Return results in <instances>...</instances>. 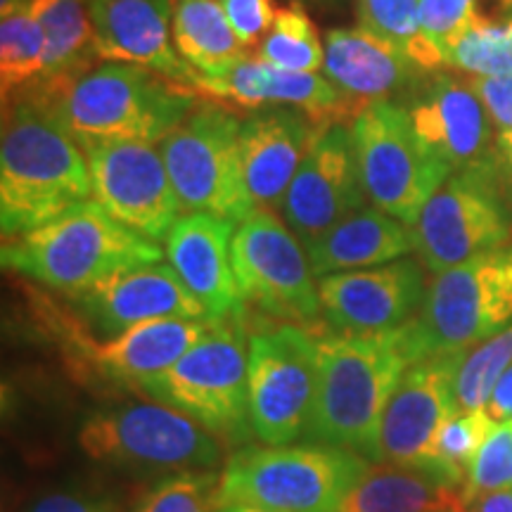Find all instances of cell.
<instances>
[{
    "instance_id": "cell-16",
    "label": "cell",
    "mask_w": 512,
    "mask_h": 512,
    "mask_svg": "<svg viewBox=\"0 0 512 512\" xmlns=\"http://www.w3.org/2000/svg\"><path fill=\"white\" fill-rule=\"evenodd\" d=\"M425 273L413 259L318 278L323 318L332 330L384 332L406 325L425 302Z\"/></svg>"
},
{
    "instance_id": "cell-25",
    "label": "cell",
    "mask_w": 512,
    "mask_h": 512,
    "mask_svg": "<svg viewBox=\"0 0 512 512\" xmlns=\"http://www.w3.org/2000/svg\"><path fill=\"white\" fill-rule=\"evenodd\" d=\"M413 249V235L406 223L363 204L347 219L335 223L328 233L306 247L316 278L330 273L358 271L403 259Z\"/></svg>"
},
{
    "instance_id": "cell-44",
    "label": "cell",
    "mask_w": 512,
    "mask_h": 512,
    "mask_svg": "<svg viewBox=\"0 0 512 512\" xmlns=\"http://www.w3.org/2000/svg\"><path fill=\"white\" fill-rule=\"evenodd\" d=\"M219 512H271V510H261V508H252V505H240V503H230V505H221Z\"/></svg>"
},
{
    "instance_id": "cell-39",
    "label": "cell",
    "mask_w": 512,
    "mask_h": 512,
    "mask_svg": "<svg viewBox=\"0 0 512 512\" xmlns=\"http://www.w3.org/2000/svg\"><path fill=\"white\" fill-rule=\"evenodd\" d=\"M470 88L482 100L498 136V147L512 143V72L501 76H470Z\"/></svg>"
},
{
    "instance_id": "cell-38",
    "label": "cell",
    "mask_w": 512,
    "mask_h": 512,
    "mask_svg": "<svg viewBox=\"0 0 512 512\" xmlns=\"http://www.w3.org/2000/svg\"><path fill=\"white\" fill-rule=\"evenodd\" d=\"M219 5L245 50L259 48L278 17L273 0H219Z\"/></svg>"
},
{
    "instance_id": "cell-23",
    "label": "cell",
    "mask_w": 512,
    "mask_h": 512,
    "mask_svg": "<svg viewBox=\"0 0 512 512\" xmlns=\"http://www.w3.org/2000/svg\"><path fill=\"white\" fill-rule=\"evenodd\" d=\"M197 91L230 100L247 110H264L271 105L297 107L311 114L318 124H332L325 117H335L344 107V93L325 76L290 72L249 55L221 76H197Z\"/></svg>"
},
{
    "instance_id": "cell-10",
    "label": "cell",
    "mask_w": 512,
    "mask_h": 512,
    "mask_svg": "<svg viewBox=\"0 0 512 512\" xmlns=\"http://www.w3.org/2000/svg\"><path fill=\"white\" fill-rule=\"evenodd\" d=\"M411 235L420 264L434 275L501 249L510 240L512 223L494 164L448 176L422 207Z\"/></svg>"
},
{
    "instance_id": "cell-14",
    "label": "cell",
    "mask_w": 512,
    "mask_h": 512,
    "mask_svg": "<svg viewBox=\"0 0 512 512\" xmlns=\"http://www.w3.org/2000/svg\"><path fill=\"white\" fill-rule=\"evenodd\" d=\"M351 128L323 124L294 174L280 216L304 249L366 204Z\"/></svg>"
},
{
    "instance_id": "cell-20",
    "label": "cell",
    "mask_w": 512,
    "mask_h": 512,
    "mask_svg": "<svg viewBox=\"0 0 512 512\" xmlns=\"http://www.w3.org/2000/svg\"><path fill=\"white\" fill-rule=\"evenodd\" d=\"M174 5L176 0H88L95 53L197 88V72L174 46Z\"/></svg>"
},
{
    "instance_id": "cell-45",
    "label": "cell",
    "mask_w": 512,
    "mask_h": 512,
    "mask_svg": "<svg viewBox=\"0 0 512 512\" xmlns=\"http://www.w3.org/2000/svg\"><path fill=\"white\" fill-rule=\"evenodd\" d=\"M292 3H335V0H292Z\"/></svg>"
},
{
    "instance_id": "cell-31",
    "label": "cell",
    "mask_w": 512,
    "mask_h": 512,
    "mask_svg": "<svg viewBox=\"0 0 512 512\" xmlns=\"http://www.w3.org/2000/svg\"><path fill=\"white\" fill-rule=\"evenodd\" d=\"M46 69V36L31 15L29 5L0 15V88L3 102L19 88L43 79Z\"/></svg>"
},
{
    "instance_id": "cell-21",
    "label": "cell",
    "mask_w": 512,
    "mask_h": 512,
    "mask_svg": "<svg viewBox=\"0 0 512 512\" xmlns=\"http://www.w3.org/2000/svg\"><path fill=\"white\" fill-rule=\"evenodd\" d=\"M235 226L207 211H190L164 238L169 264L214 320L238 318L242 304L230 259Z\"/></svg>"
},
{
    "instance_id": "cell-22",
    "label": "cell",
    "mask_w": 512,
    "mask_h": 512,
    "mask_svg": "<svg viewBox=\"0 0 512 512\" xmlns=\"http://www.w3.org/2000/svg\"><path fill=\"white\" fill-rule=\"evenodd\" d=\"M415 138L448 174L491 164V124L470 83L437 79L411 107Z\"/></svg>"
},
{
    "instance_id": "cell-1",
    "label": "cell",
    "mask_w": 512,
    "mask_h": 512,
    "mask_svg": "<svg viewBox=\"0 0 512 512\" xmlns=\"http://www.w3.org/2000/svg\"><path fill=\"white\" fill-rule=\"evenodd\" d=\"M313 337L318 384L306 437L380 463L384 411L401 375L413 363L401 328L332 330Z\"/></svg>"
},
{
    "instance_id": "cell-17",
    "label": "cell",
    "mask_w": 512,
    "mask_h": 512,
    "mask_svg": "<svg viewBox=\"0 0 512 512\" xmlns=\"http://www.w3.org/2000/svg\"><path fill=\"white\" fill-rule=\"evenodd\" d=\"M465 354L420 358L396 384L382 418L380 463L425 467L441 422L456 413V375Z\"/></svg>"
},
{
    "instance_id": "cell-42",
    "label": "cell",
    "mask_w": 512,
    "mask_h": 512,
    "mask_svg": "<svg viewBox=\"0 0 512 512\" xmlns=\"http://www.w3.org/2000/svg\"><path fill=\"white\" fill-rule=\"evenodd\" d=\"M467 512H512V489L477 496L467 505Z\"/></svg>"
},
{
    "instance_id": "cell-37",
    "label": "cell",
    "mask_w": 512,
    "mask_h": 512,
    "mask_svg": "<svg viewBox=\"0 0 512 512\" xmlns=\"http://www.w3.org/2000/svg\"><path fill=\"white\" fill-rule=\"evenodd\" d=\"M420 27L441 53L458 41V36L477 19V0H418Z\"/></svg>"
},
{
    "instance_id": "cell-43",
    "label": "cell",
    "mask_w": 512,
    "mask_h": 512,
    "mask_svg": "<svg viewBox=\"0 0 512 512\" xmlns=\"http://www.w3.org/2000/svg\"><path fill=\"white\" fill-rule=\"evenodd\" d=\"M24 5H29V0H0V15H8L12 10L24 8Z\"/></svg>"
},
{
    "instance_id": "cell-30",
    "label": "cell",
    "mask_w": 512,
    "mask_h": 512,
    "mask_svg": "<svg viewBox=\"0 0 512 512\" xmlns=\"http://www.w3.org/2000/svg\"><path fill=\"white\" fill-rule=\"evenodd\" d=\"M358 27L392 43L425 72L446 64L437 43L420 27L418 0H356Z\"/></svg>"
},
{
    "instance_id": "cell-46",
    "label": "cell",
    "mask_w": 512,
    "mask_h": 512,
    "mask_svg": "<svg viewBox=\"0 0 512 512\" xmlns=\"http://www.w3.org/2000/svg\"><path fill=\"white\" fill-rule=\"evenodd\" d=\"M501 150H503V155L508 157V159H510V164H512V143H510V145H505V147H501Z\"/></svg>"
},
{
    "instance_id": "cell-24",
    "label": "cell",
    "mask_w": 512,
    "mask_h": 512,
    "mask_svg": "<svg viewBox=\"0 0 512 512\" xmlns=\"http://www.w3.org/2000/svg\"><path fill=\"white\" fill-rule=\"evenodd\" d=\"M216 320L157 318L131 325L107 342L91 349V363L102 375L119 382H136L145 387L152 377L164 373L188 354Z\"/></svg>"
},
{
    "instance_id": "cell-7",
    "label": "cell",
    "mask_w": 512,
    "mask_h": 512,
    "mask_svg": "<svg viewBox=\"0 0 512 512\" xmlns=\"http://www.w3.org/2000/svg\"><path fill=\"white\" fill-rule=\"evenodd\" d=\"M76 441L86 458L128 470L178 475L221 465V446L214 432L162 401L95 411L81 422Z\"/></svg>"
},
{
    "instance_id": "cell-34",
    "label": "cell",
    "mask_w": 512,
    "mask_h": 512,
    "mask_svg": "<svg viewBox=\"0 0 512 512\" xmlns=\"http://www.w3.org/2000/svg\"><path fill=\"white\" fill-rule=\"evenodd\" d=\"M512 363V325L465 354L456 375L458 411H482L496 382Z\"/></svg>"
},
{
    "instance_id": "cell-5",
    "label": "cell",
    "mask_w": 512,
    "mask_h": 512,
    "mask_svg": "<svg viewBox=\"0 0 512 512\" xmlns=\"http://www.w3.org/2000/svg\"><path fill=\"white\" fill-rule=\"evenodd\" d=\"M373 460L330 444L247 446L221 470V505L271 512H337Z\"/></svg>"
},
{
    "instance_id": "cell-40",
    "label": "cell",
    "mask_w": 512,
    "mask_h": 512,
    "mask_svg": "<svg viewBox=\"0 0 512 512\" xmlns=\"http://www.w3.org/2000/svg\"><path fill=\"white\" fill-rule=\"evenodd\" d=\"M29 512H117L114 505L102 496L86 494V491L57 489L41 496L31 505Z\"/></svg>"
},
{
    "instance_id": "cell-11",
    "label": "cell",
    "mask_w": 512,
    "mask_h": 512,
    "mask_svg": "<svg viewBox=\"0 0 512 512\" xmlns=\"http://www.w3.org/2000/svg\"><path fill=\"white\" fill-rule=\"evenodd\" d=\"M242 121L219 105L197 102L162 143V157L185 211L240 223L252 214L240 190Z\"/></svg>"
},
{
    "instance_id": "cell-4",
    "label": "cell",
    "mask_w": 512,
    "mask_h": 512,
    "mask_svg": "<svg viewBox=\"0 0 512 512\" xmlns=\"http://www.w3.org/2000/svg\"><path fill=\"white\" fill-rule=\"evenodd\" d=\"M3 266L53 290L86 292L124 266L162 261V247L86 200L57 219L3 240Z\"/></svg>"
},
{
    "instance_id": "cell-3",
    "label": "cell",
    "mask_w": 512,
    "mask_h": 512,
    "mask_svg": "<svg viewBox=\"0 0 512 512\" xmlns=\"http://www.w3.org/2000/svg\"><path fill=\"white\" fill-rule=\"evenodd\" d=\"M36 95L55 107L86 152L110 143H162L197 105L195 88L126 62L88 69L57 91Z\"/></svg>"
},
{
    "instance_id": "cell-41",
    "label": "cell",
    "mask_w": 512,
    "mask_h": 512,
    "mask_svg": "<svg viewBox=\"0 0 512 512\" xmlns=\"http://www.w3.org/2000/svg\"><path fill=\"white\" fill-rule=\"evenodd\" d=\"M484 411L494 422H510L512 420V363L510 368L501 375L496 382L494 392H491L489 401H486Z\"/></svg>"
},
{
    "instance_id": "cell-8",
    "label": "cell",
    "mask_w": 512,
    "mask_h": 512,
    "mask_svg": "<svg viewBox=\"0 0 512 512\" xmlns=\"http://www.w3.org/2000/svg\"><path fill=\"white\" fill-rule=\"evenodd\" d=\"M351 140L368 202L411 228L451 176L422 150L411 112L389 100L368 102L351 124Z\"/></svg>"
},
{
    "instance_id": "cell-33",
    "label": "cell",
    "mask_w": 512,
    "mask_h": 512,
    "mask_svg": "<svg viewBox=\"0 0 512 512\" xmlns=\"http://www.w3.org/2000/svg\"><path fill=\"white\" fill-rule=\"evenodd\" d=\"M496 422L484 411H456L441 422L437 437L432 441L427 465L453 482L463 484L470 472L472 460L482 448L484 439L494 430Z\"/></svg>"
},
{
    "instance_id": "cell-2",
    "label": "cell",
    "mask_w": 512,
    "mask_h": 512,
    "mask_svg": "<svg viewBox=\"0 0 512 512\" xmlns=\"http://www.w3.org/2000/svg\"><path fill=\"white\" fill-rule=\"evenodd\" d=\"M88 157L41 95L17 102L0 143V230L3 240L57 219L91 200Z\"/></svg>"
},
{
    "instance_id": "cell-6",
    "label": "cell",
    "mask_w": 512,
    "mask_h": 512,
    "mask_svg": "<svg viewBox=\"0 0 512 512\" xmlns=\"http://www.w3.org/2000/svg\"><path fill=\"white\" fill-rule=\"evenodd\" d=\"M512 325V247L484 252L437 273L418 316L401 325L413 363L467 354Z\"/></svg>"
},
{
    "instance_id": "cell-28",
    "label": "cell",
    "mask_w": 512,
    "mask_h": 512,
    "mask_svg": "<svg viewBox=\"0 0 512 512\" xmlns=\"http://www.w3.org/2000/svg\"><path fill=\"white\" fill-rule=\"evenodd\" d=\"M31 15L46 36L43 93H53L67 81L88 72L95 53V31L86 0H29Z\"/></svg>"
},
{
    "instance_id": "cell-15",
    "label": "cell",
    "mask_w": 512,
    "mask_h": 512,
    "mask_svg": "<svg viewBox=\"0 0 512 512\" xmlns=\"http://www.w3.org/2000/svg\"><path fill=\"white\" fill-rule=\"evenodd\" d=\"M93 200L119 223L162 240L178 221V202L162 152L152 143H110L86 152Z\"/></svg>"
},
{
    "instance_id": "cell-36",
    "label": "cell",
    "mask_w": 512,
    "mask_h": 512,
    "mask_svg": "<svg viewBox=\"0 0 512 512\" xmlns=\"http://www.w3.org/2000/svg\"><path fill=\"white\" fill-rule=\"evenodd\" d=\"M503 489H512V420L496 422L472 460L463 489L465 505Z\"/></svg>"
},
{
    "instance_id": "cell-26",
    "label": "cell",
    "mask_w": 512,
    "mask_h": 512,
    "mask_svg": "<svg viewBox=\"0 0 512 512\" xmlns=\"http://www.w3.org/2000/svg\"><path fill=\"white\" fill-rule=\"evenodd\" d=\"M323 69L344 95L375 102L411 83L420 67L392 43L356 27L325 34Z\"/></svg>"
},
{
    "instance_id": "cell-32",
    "label": "cell",
    "mask_w": 512,
    "mask_h": 512,
    "mask_svg": "<svg viewBox=\"0 0 512 512\" xmlns=\"http://www.w3.org/2000/svg\"><path fill=\"white\" fill-rule=\"evenodd\" d=\"M259 60L290 72L316 74L325 67V50L311 17L299 3L278 8L273 29L259 46Z\"/></svg>"
},
{
    "instance_id": "cell-19",
    "label": "cell",
    "mask_w": 512,
    "mask_h": 512,
    "mask_svg": "<svg viewBox=\"0 0 512 512\" xmlns=\"http://www.w3.org/2000/svg\"><path fill=\"white\" fill-rule=\"evenodd\" d=\"M318 124L297 107H264L240 126V190L249 211L280 207L316 138Z\"/></svg>"
},
{
    "instance_id": "cell-13",
    "label": "cell",
    "mask_w": 512,
    "mask_h": 512,
    "mask_svg": "<svg viewBox=\"0 0 512 512\" xmlns=\"http://www.w3.org/2000/svg\"><path fill=\"white\" fill-rule=\"evenodd\" d=\"M230 259L242 302L290 323H313L323 313L309 254L271 209H254L235 226Z\"/></svg>"
},
{
    "instance_id": "cell-9",
    "label": "cell",
    "mask_w": 512,
    "mask_h": 512,
    "mask_svg": "<svg viewBox=\"0 0 512 512\" xmlns=\"http://www.w3.org/2000/svg\"><path fill=\"white\" fill-rule=\"evenodd\" d=\"M152 399L174 406L214 434L249 427V344L235 318L216 325L181 361L145 384Z\"/></svg>"
},
{
    "instance_id": "cell-18",
    "label": "cell",
    "mask_w": 512,
    "mask_h": 512,
    "mask_svg": "<svg viewBox=\"0 0 512 512\" xmlns=\"http://www.w3.org/2000/svg\"><path fill=\"white\" fill-rule=\"evenodd\" d=\"M74 299L88 323L105 335H119L131 325L157 318H209L204 304L164 261L119 268Z\"/></svg>"
},
{
    "instance_id": "cell-27",
    "label": "cell",
    "mask_w": 512,
    "mask_h": 512,
    "mask_svg": "<svg viewBox=\"0 0 512 512\" xmlns=\"http://www.w3.org/2000/svg\"><path fill=\"white\" fill-rule=\"evenodd\" d=\"M463 489L430 467L387 463L370 467L337 512H467Z\"/></svg>"
},
{
    "instance_id": "cell-35",
    "label": "cell",
    "mask_w": 512,
    "mask_h": 512,
    "mask_svg": "<svg viewBox=\"0 0 512 512\" xmlns=\"http://www.w3.org/2000/svg\"><path fill=\"white\" fill-rule=\"evenodd\" d=\"M221 475L214 470L178 472L145 491L133 512H219Z\"/></svg>"
},
{
    "instance_id": "cell-12",
    "label": "cell",
    "mask_w": 512,
    "mask_h": 512,
    "mask_svg": "<svg viewBox=\"0 0 512 512\" xmlns=\"http://www.w3.org/2000/svg\"><path fill=\"white\" fill-rule=\"evenodd\" d=\"M316 337L283 325L249 337V430L266 446L306 437L316 401Z\"/></svg>"
},
{
    "instance_id": "cell-29",
    "label": "cell",
    "mask_w": 512,
    "mask_h": 512,
    "mask_svg": "<svg viewBox=\"0 0 512 512\" xmlns=\"http://www.w3.org/2000/svg\"><path fill=\"white\" fill-rule=\"evenodd\" d=\"M174 46L197 76H221L247 57L219 0H176Z\"/></svg>"
}]
</instances>
